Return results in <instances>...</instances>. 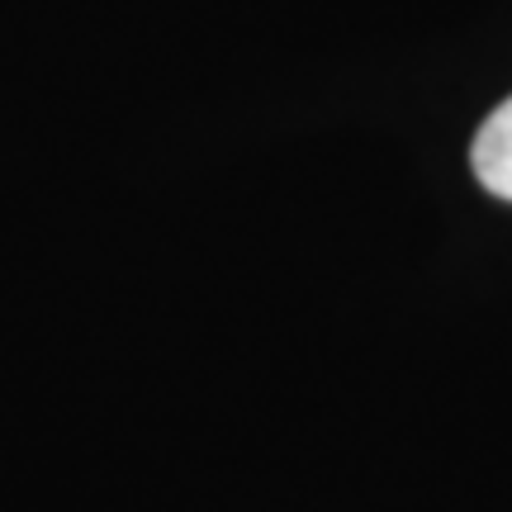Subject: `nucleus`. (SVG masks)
<instances>
[{"instance_id":"nucleus-1","label":"nucleus","mask_w":512,"mask_h":512,"mask_svg":"<svg viewBox=\"0 0 512 512\" xmlns=\"http://www.w3.org/2000/svg\"><path fill=\"white\" fill-rule=\"evenodd\" d=\"M470 166H475L479 185L489 195L512 204V95L479 124L475 147H470Z\"/></svg>"}]
</instances>
